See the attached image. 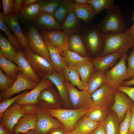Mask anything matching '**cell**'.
Segmentation results:
<instances>
[{
    "label": "cell",
    "instance_id": "obj_22",
    "mask_svg": "<svg viewBox=\"0 0 134 134\" xmlns=\"http://www.w3.org/2000/svg\"><path fill=\"white\" fill-rule=\"evenodd\" d=\"M83 22L72 11L61 25V30L69 34L79 33L84 25Z\"/></svg>",
    "mask_w": 134,
    "mask_h": 134
},
{
    "label": "cell",
    "instance_id": "obj_56",
    "mask_svg": "<svg viewBox=\"0 0 134 134\" xmlns=\"http://www.w3.org/2000/svg\"><path fill=\"white\" fill-rule=\"evenodd\" d=\"M0 134H12L0 124Z\"/></svg>",
    "mask_w": 134,
    "mask_h": 134
},
{
    "label": "cell",
    "instance_id": "obj_26",
    "mask_svg": "<svg viewBox=\"0 0 134 134\" xmlns=\"http://www.w3.org/2000/svg\"><path fill=\"white\" fill-rule=\"evenodd\" d=\"M37 114L26 115L20 118L14 126L13 134L34 130L37 120Z\"/></svg>",
    "mask_w": 134,
    "mask_h": 134
},
{
    "label": "cell",
    "instance_id": "obj_55",
    "mask_svg": "<svg viewBox=\"0 0 134 134\" xmlns=\"http://www.w3.org/2000/svg\"><path fill=\"white\" fill-rule=\"evenodd\" d=\"M89 0H74L75 3L79 4H88Z\"/></svg>",
    "mask_w": 134,
    "mask_h": 134
},
{
    "label": "cell",
    "instance_id": "obj_59",
    "mask_svg": "<svg viewBox=\"0 0 134 134\" xmlns=\"http://www.w3.org/2000/svg\"><path fill=\"white\" fill-rule=\"evenodd\" d=\"M66 134H72L71 133H67Z\"/></svg>",
    "mask_w": 134,
    "mask_h": 134
},
{
    "label": "cell",
    "instance_id": "obj_40",
    "mask_svg": "<svg viewBox=\"0 0 134 134\" xmlns=\"http://www.w3.org/2000/svg\"><path fill=\"white\" fill-rule=\"evenodd\" d=\"M61 0H39L36 3L39 6L41 12L53 13Z\"/></svg>",
    "mask_w": 134,
    "mask_h": 134
},
{
    "label": "cell",
    "instance_id": "obj_48",
    "mask_svg": "<svg viewBox=\"0 0 134 134\" xmlns=\"http://www.w3.org/2000/svg\"><path fill=\"white\" fill-rule=\"evenodd\" d=\"M22 0H15L12 8L11 15L17 16L20 13L22 6Z\"/></svg>",
    "mask_w": 134,
    "mask_h": 134
},
{
    "label": "cell",
    "instance_id": "obj_4",
    "mask_svg": "<svg viewBox=\"0 0 134 134\" xmlns=\"http://www.w3.org/2000/svg\"><path fill=\"white\" fill-rule=\"evenodd\" d=\"M90 109H74L61 108L43 110L58 120L63 124L67 132L71 133L74 129L77 121Z\"/></svg>",
    "mask_w": 134,
    "mask_h": 134
},
{
    "label": "cell",
    "instance_id": "obj_11",
    "mask_svg": "<svg viewBox=\"0 0 134 134\" xmlns=\"http://www.w3.org/2000/svg\"><path fill=\"white\" fill-rule=\"evenodd\" d=\"M38 83L32 81L26 77L19 70L18 76L13 85L0 94V102L9 99L13 95L23 91L32 90Z\"/></svg>",
    "mask_w": 134,
    "mask_h": 134
},
{
    "label": "cell",
    "instance_id": "obj_52",
    "mask_svg": "<svg viewBox=\"0 0 134 134\" xmlns=\"http://www.w3.org/2000/svg\"><path fill=\"white\" fill-rule=\"evenodd\" d=\"M132 19L134 22V23L132 27L130 29H128L126 32L134 36V11L132 12Z\"/></svg>",
    "mask_w": 134,
    "mask_h": 134
},
{
    "label": "cell",
    "instance_id": "obj_27",
    "mask_svg": "<svg viewBox=\"0 0 134 134\" xmlns=\"http://www.w3.org/2000/svg\"><path fill=\"white\" fill-rule=\"evenodd\" d=\"M101 122L92 121L85 115L77 121L72 134H89L93 131Z\"/></svg>",
    "mask_w": 134,
    "mask_h": 134
},
{
    "label": "cell",
    "instance_id": "obj_10",
    "mask_svg": "<svg viewBox=\"0 0 134 134\" xmlns=\"http://www.w3.org/2000/svg\"><path fill=\"white\" fill-rule=\"evenodd\" d=\"M25 115L21 105L15 102L3 113L0 119V124L13 134L14 126L20 118Z\"/></svg>",
    "mask_w": 134,
    "mask_h": 134
},
{
    "label": "cell",
    "instance_id": "obj_9",
    "mask_svg": "<svg viewBox=\"0 0 134 134\" xmlns=\"http://www.w3.org/2000/svg\"><path fill=\"white\" fill-rule=\"evenodd\" d=\"M22 51L36 74L43 76L51 74L54 70L53 66L48 61L33 53L28 46L22 49Z\"/></svg>",
    "mask_w": 134,
    "mask_h": 134
},
{
    "label": "cell",
    "instance_id": "obj_58",
    "mask_svg": "<svg viewBox=\"0 0 134 134\" xmlns=\"http://www.w3.org/2000/svg\"><path fill=\"white\" fill-rule=\"evenodd\" d=\"M132 48L133 50L134 51V43L132 46Z\"/></svg>",
    "mask_w": 134,
    "mask_h": 134
},
{
    "label": "cell",
    "instance_id": "obj_12",
    "mask_svg": "<svg viewBox=\"0 0 134 134\" xmlns=\"http://www.w3.org/2000/svg\"><path fill=\"white\" fill-rule=\"evenodd\" d=\"M114 103L111 108L117 114L120 123L124 120L127 111L132 110L134 103L125 94L117 89L114 91Z\"/></svg>",
    "mask_w": 134,
    "mask_h": 134
},
{
    "label": "cell",
    "instance_id": "obj_28",
    "mask_svg": "<svg viewBox=\"0 0 134 134\" xmlns=\"http://www.w3.org/2000/svg\"><path fill=\"white\" fill-rule=\"evenodd\" d=\"M74 11L78 17L84 23H91L96 15L93 6L89 4H74Z\"/></svg>",
    "mask_w": 134,
    "mask_h": 134
},
{
    "label": "cell",
    "instance_id": "obj_34",
    "mask_svg": "<svg viewBox=\"0 0 134 134\" xmlns=\"http://www.w3.org/2000/svg\"><path fill=\"white\" fill-rule=\"evenodd\" d=\"M107 134H119L120 122L116 113L111 110L103 122Z\"/></svg>",
    "mask_w": 134,
    "mask_h": 134
},
{
    "label": "cell",
    "instance_id": "obj_35",
    "mask_svg": "<svg viewBox=\"0 0 134 134\" xmlns=\"http://www.w3.org/2000/svg\"><path fill=\"white\" fill-rule=\"evenodd\" d=\"M110 111L109 109L96 107L91 108L85 115L92 121L101 122L106 118Z\"/></svg>",
    "mask_w": 134,
    "mask_h": 134
},
{
    "label": "cell",
    "instance_id": "obj_31",
    "mask_svg": "<svg viewBox=\"0 0 134 134\" xmlns=\"http://www.w3.org/2000/svg\"><path fill=\"white\" fill-rule=\"evenodd\" d=\"M13 62L6 59L0 50V67L5 74L11 79L15 80L20 70L19 67Z\"/></svg>",
    "mask_w": 134,
    "mask_h": 134
},
{
    "label": "cell",
    "instance_id": "obj_54",
    "mask_svg": "<svg viewBox=\"0 0 134 134\" xmlns=\"http://www.w3.org/2000/svg\"><path fill=\"white\" fill-rule=\"evenodd\" d=\"M37 0H23L22 4L25 5H30L36 3Z\"/></svg>",
    "mask_w": 134,
    "mask_h": 134
},
{
    "label": "cell",
    "instance_id": "obj_3",
    "mask_svg": "<svg viewBox=\"0 0 134 134\" xmlns=\"http://www.w3.org/2000/svg\"><path fill=\"white\" fill-rule=\"evenodd\" d=\"M105 16L96 25L103 33L125 32L128 29L121 11V7L114 5L107 10Z\"/></svg>",
    "mask_w": 134,
    "mask_h": 134
},
{
    "label": "cell",
    "instance_id": "obj_5",
    "mask_svg": "<svg viewBox=\"0 0 134 134\" xmlns=\"http://www.w3.org/2000/svg\"><path fill=\"white\" fill-rule=\"evenodd\" d=\"M127 58V54L123 55L115 66L105 72V84L114 91L127 79V71L126 60Z\"/></svg>",
    "mask_w": 134,
    "mask_h": 134
},
{
    "label": "cell",
    "instance_id": "obj_41",
    "mask_svg": "<svg viewBox=\"0 0 134 134\" xmlns=\"http://www.w3.org/2000/svg\"><path fill=\"white\" fill-rule=\"evenodd\" d=\"M132 115L131 110L129 109L127 111L124 120L120 124L119 134H128Z\"/></svg>",
    "mask_w": 134,
    "mask_h": 134
},
{
    "label": "cell",
    "instance_id": "obj_14",
    "mask_svg": "<svg viewBox=\"0 0 134 134\" xmlns=\"http://www.w3.org/2000/svg\"><path fill=\"white\" fill-rule=\"evenodd\" d=\"M37 114L38 118L34 129V134H46L52 128L57 127L64 128L58 120L54 118L44 110H39Z\"/></svg>",
    "mask_w": 134,
    "mask_h": 134
},
{
    "label": "cell",
    "instance_id": "obj_2",
    "mask_svg": "<svg viewBox=\"0 0 134 134\" xmlns=\"http://www.w3.org/2000/svg\"><path fill=\"white\" fill-rule=\"evenodd\" d=\"M79 33L90 53L100 56L103 49L104 41L103 32L97 25L85 23Z\"/></svg>",
    "mask_w": 134,
    "mask_h": 134
},
{
    "label": "cell",
    "instance_id": "obj_47",
    "mask_svg": "<svg viewBox=\"0 0 134 134\" xmlns=\"http://www.w3.org/2000/svg\"><path fill=\"white\" fill-rule=\"evenodd\" d=\"M116 89L125 94L132 100L134 103V87L121 85L117 88Z\"/></svg>",
    "mask_w": 134,
    "mask_h": 134
},
{
    "label": "cell",
    "instance_id": "obj_23",
    "mask_svg": "<svg viewBox=\"0 0 134 134\" xmlns=\"http://www.w3.org/2000/svg\"><path fill=\"white\" fill-rule=\"evenodd\" d=\"M68 49L80 56L90 57L79 33L70 34L67 40Z\"/></svg>",
    "mask_w": 134,
    "mask_h": 134
},
{
    "label": "cell",
    "instance_id": "obj_37",
    "mask_svg": "<svg viewBox=\"0 0 134 134\" xmlns=\"http://www.w3.org/2000/svg\"><path fill=\"white\" fill-rule=\"evenodd\" d=\"M68 67L74 68L78 64L83 62L92 61L90 57H82L78 54L70 51L68 49L61 55Z\"/></svg>",
    "mask_w": 134,
    "mask_h": 134
},
{
    "label": "cell",
    "instance_id": "obj_39",
    "mask_svg": "<svg viewBox=\"0 0 134 134\" xmlns=\"http://www.w3.org/2000/svg\"><path fill=\"white\" fill-rule=\"evenodd\" d=\"M88 3L94 7L96 15L104 9L110 8L114 5L113 0H89Z\"/></svg>",
    "mask_w": 134,
    "mask_h": 134
},
{
    "label": "cell",
    "instance_id": "obj_38",
    "mask_svg": "<svg viewBox=\"0 0 134 134\" xmlns=\"http://www.w3.org/2000/svg\"><path fill=\"white\" fill-rule=\"evenodd\" d=\"M0 29L6 35L8 40L18 51L22 50L19 42L16 36L13 34L10 28L5 23L4 16L3 13L0 12Z\"/></svg>",
    "mask_w": 134,
    "mask_h": 134
},
{
    "label": "cell",
    "instance_id": "obj_24",
    "mask_svg": "<svg viewBox=\"0 0 134 134\" xmlns=\"http://www.w3.org/2000/svg\"><path fill=\"white\" fill-rule=\"evenodd\" d=\"M74 3L73 0H61L53 13L58 22L61 25L69 14L74 11Z\"/></svg>",
    "mask_w": 134,
    "mask_h": 134
},
{
    "label": "cell",
    "instance_id": "obj_8",
    "mask_svg": "<svg viewBox=\"0 0 134 134\" xmlns=\"http://www.w3.org/2000/svg\"><path fill=\"white\" fill-rule=\"evenodd\" d=\"M65 85L67 89L72 109H89L93 102L91 95L85 90L79 91L74 88L69 81L66 79Z\"/></svg>",
    "mask_w": 134,
    "mask_h": 134
},
{
    "label": "cell",
    "instance_id": "obj_44",
    "mask_svg": "<svg viewBox=\"0 0 134 134\" xmlns=\"http://www.w3.org/2000/svg\"><path fill=\"white\" fill-rule=\"evenodd\" d=\"M25 91L21 94L11 99L5 100L0 103V119L4 112L11 105L14 103L17 99L20 96L26 93Z\"/></svg>",
    "mask_w": 134,
    "mask_h": 134
},
{
    "label": "cell",
    "instance_id": "obj_20",
    "mask_svg": "<svg viewBox=\"0 0 134 134\" xmlns=\"http://www.w3.org/2000/svg\"><path fill=\"white\" fill-rule=\"evenodd\" d=\"M123 55L118 53H112L103 56H99L93 59L94 70L105 72L108 68L112 66L117 60Z\"/></svg>",
    "mask_w": 134,
    "mask_h": 134
},
{
    "label": "cell",
    "instance_id": "obj_60",
    "mask_svg": "<svg viewBox=\"0 0 134 134\" xmlns=\"http://www.w3.org/2000/svg\"></svg>",
    "mask_w": 134,
    "mask_h": 134
},
{
    "label": "cell",
    "instance_id": "obj_43",
    "mask_svg": "<svg viewBox=\"0 0 134 134\" xmlns=\"http://www.w3.org/2000/svg\"><path fill=\"white\" fill-rule=\"evenodd\" d=\"M127 79L131 80L134 78V51L132 50L129 56L127 58Z\"/></svg>",
    "mask_w": 134,
    "mask_h": 134
},
{
    "label": "cell",
    "instance_id": "obj_50",
    "mask_svg": "<svg viewBox=\"0 0 134 134\" xmlns=\"http://www.w3.org/2000/svg\"><path fill=\"white\" fill-rule=\"evenodd\" d=\"M90 134H107L104 127L103 122H101L100 124Z\"/></svg>",
    "mask_w": 134,
    "mask_h": 134
},
{
    "label": "cell",
    "instance_id": "obj_16",
    "mask_svg": "<svg viewBox=\"0 0 134 134\" xmlns=\"http://www.w3.org/2000/svg\"><path fill=\"white\" fill-rule=\"evenodd\" d=\"M43 77L49 79L55 85L62 100L64 108L72 109L67 89L65 84L66 79L64 74L60 73L54 70L51 74Z\"/></svg>",
    "mask_w": 134,
    "mask_h": 134
},
{
    "label": "cell",
    "instance_id": "obj_6",
    "mask_svg": "<svg viewBox=\"0 0 134 134\" xmlns=\"http://www.w3.org/2000/svg\"><path fill=\"white\" fill-rule=\"evenodd\" d=\"M36 105L39 110L56 109L63 105L62 100L52 85L42 90L37 99Z\"/></svg>",
    "mask_w": 134,
    "mask_h": 134
},
{
    "label": "cell",
    "instance_id": "obj_61",
    "mask_svg": "<svg viewBox=\"0 0 134 134\" xmlns=\"http://www.w3.org/2000/svg\"></svg>",
    "mask_w": 134,
    "mask_h": 134
},
{
    "label": "cell",
    "instance_id": "obj_17",
    "mask_svg": "<svg viewBox=\"0 0 134 134\" xmlns=\"http://www.w3.org/2000/svg\"><path fill=\"white\" fill-rule=\"evenodd\" d=\"M53 84L49 79L43 77L34 88L29 92L26 91L17 99L15 103L20 105L28 103L36 105L38 97L41 91Z\"/></svg>",
    "mask_w": 134,
    "mask_h": 134
},
{
    "label": "cell",
    "instance_id": "obj_49",
    "mask_svg": "<svg viewBox=\"0 0 134 134\" xmlns=\"http://www.w3.org/2000/svg\"><path fill=\"white\" fill-rule=\"evenodd\" d=\"M67 133L64 128L57 127L51 129L46 134H66Z\"/></svg>",
    "mask_w": 134,
    "mask_h": 134
},
{
    "label": "cell",
    "instance_id": "obj_15",
    "mask_svg": "<svg viewBox=\"0 0 134 134\" xmlns=\"http://www.w3.org/2000/svg\"><path fill=\"white\" fill-rule=\"evenodd\" d=\"M41 36L49 40L59 50L61 55L68 49L67 40L70 35L63 31L58 30L41 29Z\"/></svg>",
    "mask_w": 134,
    "mask_h": 134
},
{
    "label": "cell",
    "instance_id": "obj_18",
    "mask_svg": "<svg viewBox=\"0 0 134 134\" xmlns=\"http://www.w3.org/2000/svg\"><path fill=\"white\" fill-rule=\"evenodd\" d=\"M42 37L48 50L54 70L60 73L64 74V70L68 66L58 48L48 39Z\"/></svg>",
    "mask_w": 134,
    "mask_h": 134
},
{
    "label": "cell",
    "instance_id": "obj_51",
    "mask_svg": "<svg viewBox=\"0 0 134 134\" xmlns=\"http://www.w3.org/2000/svg\"><path fill=\"white\" fill-rule=\"evenodd\" d=\"M132 115L130 122V127L128 134H133L134 133V105L132 110Z\"/></svg>",
    "mask_w": 134,
    "mask_h": 134
},
{
    "label": "cell",
    "instance_id": "obj_7",
    "mask_svg": "<svg viewBox=\"0 0 134 134\" xmlns=\"http://www.w3.org/2000/svg\"><path fill=\"white\" fill-rule=\"evenodd\" d=\"M26 36L28 46L32 52L45 59L53 66L48 48L36 29L33 26H30Z\"/></svg>",
    "mask_w": 134,
    "mask_h": 134
},
{
    "label": "cell",
    "instance_id": "obj_13",
    "mask_svg": "<svg viewBox=\"0 0 134 134\" xmlns=\"http://www.w3.org/2000/svg\"><path fill=\"white\" fill-rule=\"evenodd\" d=\"M114 92L106 84H103L91 95L93 102L92 108L98 106L109 109L114 103Z\"/></svg>",
    "mask_w": 134,
    "mask_h": 134
},
{
    "label": "cell",
    "instance_id": "obj_30",
    "mask_svg": "<svg viewBox=\"0 0 134 134\" xmlns=\"http://www.w3.org/2000/svg\"><path fill=\"white\" fill-rule=\"evenodd\" d=\"M41 12L37 3L30 5H22L18 15L19 17L25 21H30L35 19Z\"/></svg>",
    "mask_w": 134,
    "mask_h": 134
},
{
    "label": "cell",
    "instance_id": "obj_1",
    "mask_svg": "<svg viewBox=\"0 0 134 134\" xmlns=\"http://www.w3.org/2000/svg\"><path fill=\"white\" fill-rule=\"evenodd\" d=\"M103 37L104 45L100 56L114 52L127 54L134 43V36L126 32L103 33Z\"/></svg>",
    "mask_w": 134,
    "mask_h": 134
},
{
    "label": "cell",
    "instance_id": "obj_46",
    "mask_svg": "<svg viewBox=\"0 0 134 134\" xmlns=\"http://www.w3.org/2000/svg\"><path fill=\"white\" fill-rule=\"evenodd\" d=\"M3 8V14L4 17L11 15L15 0H2Z\"/></svg>",
    "mask_w": 134,
    "mask_h": 134
},
{
    "label": "cell",
    "instance_id": "obj_21",
    "mask_svg": "<svg viewBox=\"0 0 134 134\" xmlns=\"http://www.w3.org/2000/svg\"><path fill=\"white\" fill-rule=\"evenodd\" d=\"M4 22L17 37L22 49L28 46L27 38L22 32L18 22L17 16L9 15L4 16Z\"/></svg>",
    "mask_w": 134,
    "mask_h": 134
},
{
    "label": "cell",
    "instance_id": "obj_57",
    "mask_svg": "<svg viewBox=\"0 0 134 134\" xmlns=\"http://www.w3.org/2000/svg\"><path fill=\"white\" fill-rule=\"evenodd\" d=\"M13 134H34V130H31L25 132H19Z\"/></svg>",
    "mask_w": 134,
    "mask_h": 134
},
{
    "label": "cell",
    "instance_id": "obj_29",
    "mask_svg": "<svg viewBox=\"0 0 134 134\" xmlns=\"http://www.w3.org/2000/svg\"><path fill=\"white\" fill-rule=\"evenodd\" d=\"M105 72L94 70L85 90L90 95L105 83Z\"/></svg>",
    "mask_w": 134,
    "mask_h": 134
},
{
    "label": "cell",
    "instance_id": "obj_32",
    "mask_svg": "<svg viewBox=\"0 0 134 134\" xmlns=\"http://www.w3.org/2000/svg\"><path fill=\"white\" fill-rule=\"evenodd\" d=\"M74 68L78 73L81 81L86 86L94 70L92 60L80 63Z\"/></svg>",
    "mask_w": 134,
    "mask_h": 134
},
{
    "label": "cell",
    "instance_id": "obj_25",
    "mask_svg": "<svg viewBox=\"0 0 134 134\" xmlns=\"http://www.w3.org/2000/svg\"><path fill=\"white\" fill-rule=\"evenodd\" d=\"M35 19L37 24L44 30H61V25L55 19L53 13L42 12Z\"/></svg>",
    "mask_w": 134,
    "mask_h": 134
},
{
    "label": "cell",
    "instance_id": "obj_53",
    "mask_svg": "<svg viewBox=\"0 0 134 134\" xmlns=\"http://www.w3.org/2000/svg\"><path fill=\"white\" fill-rule=\"evenodd\" d=\"M134 84V78L129 80L124 81L121 85L125 86H130Z\"/></svg>",
    "mask_w": 134,
    "mask_h": 134
},
{
    "label": "cell",
    "instance_id": "obj_33",
    "mask_svg": "<svg viewBox=\"0 0 134 134\" xmlns=\"http://www.w3.org/2000/svg\"><path fill=\"white\" fill-rule=\"evenodd\" d=\"M0 47L4 57L14 63L18 51L8 39L1 34L0 35Z\"/></svg>",
    "mask_w": 134,
    "mask_h": 134
},
{
    "label": "cell",
    "instance_id": "obj_45",
    "mask_svg": "<svg viewBox=\"0 0 134 134\" xmlns=\"http://www.w3.org/2000/svg\"><path fill=\"white\" fill-rule=\"evenodd\" d=\"M21 105L25 115L37 114L39 110L37 106L34 104L28 103Z\"/></svg>",
    "mask_w": 134,
    "mask_h": 134
},
{
    "label": "cell",
    "instance_id": "obj_19",
    "mask_svg": "<svg viewBox=\"0 0 134 134\" xmlns=\"http://www.w3.org/2000/svg\"><path fill=\"white\" fill-rule=\"evenodd\" d=\"M14 63L17 65L20 70L27 78L38 83L40 82L41 79L34 72L29 62L23 54L21 49L18 51Z\"/></svg>",
    "mask_w": 134,
    "mask_h": 134
},
{
    "label": "cell",
    "instance_id": "obj_42",
    "mask_svg": "<svg viewBox=\"0 0 134 134\" xmlns=\"http://www.w3.org/2000/svg\"><path fill=\"white\" fill-rule=\"evenodd\" d=\"M15 81L8 77L3 73L2 70L0 68V91L1 92L10 88Z\"/></svg>",
    "mask_w": 134,
    "mask_h": 134
},
{
    "label": "cell",
    "instance_id": "obj_36",
    "mask_svg": "<svg viewBox=\"0 0 134 134\" xmlns=\"http://www.w3.org/2000/svg\"><path fill=\"white\" fill-rule=\"evenodd\" d=\"M64 74L66 79L70 81L73 86H76L81 90H85L86 85L81 81L78 73L74 68L68 67L64 70Z\"/></svg>",
    "mask_w": 134,
    "mask_h": 134
}]
</instances>
